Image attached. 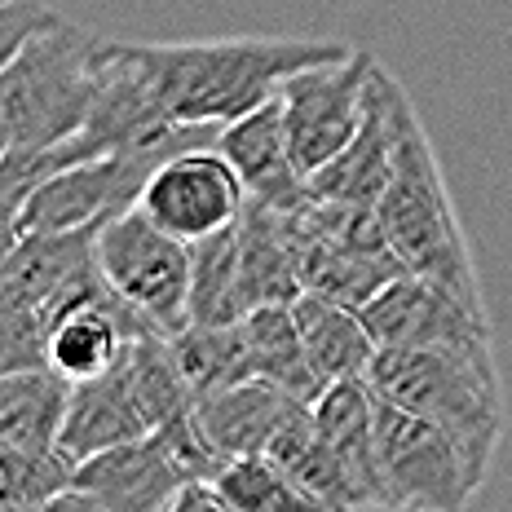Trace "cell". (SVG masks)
Wrapping results in <instances>:
<instances>
[{
	"label": "cell",
	"instance_id": "obj_16",
	"mask_svg": "<svg viewBox=\"0 0 512 512\" xmlns=\"http://www.w3.org/2000/svg\"><path fill=\"white\" fill-rule=\"evenodd\" d=\"M314 420L332 442L336 460L354 477L367 508H398L393 490L380 468V437H376V389L367 380H332L314 402Z\"/></svg>",
	"mask_w": 512,
	"mask_h": 512
},
{
	"label": "cell",
	"instance_id": "obj_28",
	"mask_svg": "<svg viewBox=\"0 0 512 512\" xmlns=\"http://www.w3.org/2000/svg\"><path fill=\"white\" fill-rule=\"evenodd\" d=\"M195 508H204V512H230L226 495H221V486L212 482V477H199V473H190L186 482L177 486L173 504H168V512H195Z\"/></svg>",
	"mask_w": 512,
	"mask_h": 512
},
{
	"label": "cell",
	"instance_id": "obj_6",
	"mask_svg": "<svg viewBox=\"0 0 512 512\" xmlns=\"http://www.w3.org/2000/svg\"><path fill=\"white\" fill-rule=\"evenodd\" d=\"M376 71V58L362 49H349L340 58L314 62V67L292 71L279 84L287 146H292L296 168L305 181L327 168L349 146V137L362 124V106H367V84Z\"/></svg>",
	"mask_w": 512,
	"mask_h": 512
},
{
	"label": "cell",
	"instance_id": "obj_22",
	"mask_svg": "<svg viewBox=\"0 0 512 512\" xmlns=\"http://www.w3.org/2000/svg\"><path fill=\"white\" fill-rule=\"evenodd\" d=\"M252 314L239 256V221L190 243V323H243Z\"/></svg>",
	"mask_w": 512,
	"mask_h": 512
},
{
	"label": "cell",
	"instance_id": "obj_10",
	"mask_svg": "<svg viewBox=\"0 0 512 512\" xmlns=\"http://www.w3.org/2000/svg\"><path fill=\"white\" fill-rule=\"evenodd\" d=\"M376 345H455V349H495L486 305L429 274H393L362 305Z\"/></svg>",
	"mask_w": 512,
	"mask_h": 512
},
{
	"label": "cell",
	"instance_id": "obj_29",
	"mask_svg": "<svg viewBox=\"0 0 512 512\" xmlns=\"http://www.w3.org/2000/svg\"><path fill=\"white\" fill-rule=\"evenodd\" d=\"M18 212H23V204L18 199H0V265L14 256L18 239H23V226H18Z\"/></svg>",
	"mask_w": 512,
	"mask_h": 512
},
{
	"label": "cell",
	"instance_id": "obj_12",
	"mask_svg": "<svg viewBox=\"0 0 512 512\" xmlns=\"http://www.w3.org/2000/svg\"><path fill=\"white\" fill-rule=\"evenodd\" d=\"M402 98H407V89L398 80L384 76L380 67L371 71L358 133L349 137V146L332 164L309 177V195L327 199V204H376L393 173V155H398Z\"/></svg>",
	"mask_w": 512,
	"mask_h": 512
},
{
	"label": "cell",
	"instance_id": "obj_7",
	"mask_svg": "<svg viewBox=\"0 0 512 512\" xmlns=\"http://www.w3.org/2000/svg\"><path fill=\"white\" fill-rule=\"evenodd\" d=\"M376 437H380V468L393 490L398 508L424 512H455L482 490L473 464L442 424L424 420L398 402L376 393Z\"/></svg>",
	"mask_w": 512,
	"mask_h": 512
},
{
	"label": "cell",
	"instance_id": "obj_3",
	"mask_svg": "<svg viewBox=\"0 0 512 512\" xmlns=\"http://www.w3.org/2000/svg\"><path fill=\"white\" fill-rule=\"evenodd\" d=\"M376 212H380L384 234H389L393 256L411 274H429V279L482 301V283H477L473 256H468L460 217H455V204H451V190L442 181L433 142L424 133L411 98H402L398 155H393V173L376 199Z\"/></svg>",
	"mask_w": 512,
	"mask_h": 512
},
{
	"label": "cell",
	"instance_id": "obj_24",
	"mask_svg": "<svg viewBox=\"0 0 512 512\" xmlns=\"http://www.w3.org/2000/svg\"><path fill=\"white\" fill-rule=\"evenodd\" d=\"M168 345H173L177 367L190 380L195 398H208V393L256 376L243 323H186L177 336H168Z\"/></svg>",
	"mask_w": 512,
	"mask_h": 512
},
{
	"label": "cell",
	"instance_id": "obj_13",
	"mask_svg": "<svg viewBox=\"0 0 512 512\" xmlns=\"http://www.w3.org/2000/svg\"><path fill=\"white\" fill-rule=\"evenodd\" d=\"M217 151L234 164V173L243 177L252 199L279 208V212H296L309 199V181L296 168L292 146H287V124H283V102L270 98L256 111L239 115V120L221 124L217 133Z\"/></svg>",
	"mask_w": 512,
	"mask_h": 512
},
{
	"label": "cell",
	"instance_id": "obj_27",
	"mask_svg": "<svg viewBox=\"0 0 512 512\" xmlns=\"http://www.w3.org/2000/svg\"><path fill=\"white\" fill-rule=\"evenodd\" d=\"M49 18H53V9L40 5V0H0V71L18 58V49H23Z\"/></svg>",
	"mask_w": 512,
	"mask_h": 512
},
{
	"label": "cell",
	"instance_id": "obj_21",
	"mask_svg": "<svg viewBox=\"0 0 512 512\" xmlns=\"http://www.w3.org/2000/svg\"><path fill=\"white\" fill-rule=\"evenodd\" d=\"M239 256H243V279H248L252 309L256 305H292L296 296L305 292L283 212L261 204V199H252V195L239 217Z\"/></svg>",
	"mask_w": 512,
	"mask_h": 512
},
{
	"label": "cell",
	"instance_id": "obj_26",
	"mask_svg": "<svg viewBox=\"0 0 512 512\" xmlns=\"http://www.w3.org/2000/svg\"><path fill=\"white\" fill-rule=\"evenodd\" d=\"M49 367V323L23 301L0 296V376Z\"/></svg>",
	"mask_w": 512,
	"mask_h": 512
},
{
	"label": "cell",
	"instance_id": "obj_19",
	"mask_svg": "<svg viewBox=\"0 0 512 512\" xmlns=\"http://www.w3.org/2000/svg\"><path fill=\"white\" fill-rule=\"evenodd\" d=\"M265 455L314 499V508H340V512L367 508L358 495V486H354V477L345 473V464L336 460L332 442H327L323 429H318L309 402H292V407L283 411V420H279V429H274L270 446H265Z\"/></svg>",
	"mask_w": 512,
	"mask_h": 512
},
{
	"label": "cell",
	"instance_id": "obj_8",
	"mask_svg": "<svg viewBox=\"0 0 512 512\" xmlns=\"http://www.w3.org/2000/svg\"><path fill=\"white\" fill-rule=\"evenodd\" d=\"M164 146H137V151H111L98 159H80L71 168H58L23 199L18 226L23 234H49V230H80L102 226L106 217L124 208H137L146 177L164 164Z\"/></svg>",
	"mask_w": 512,
	"mask_h": 512
},
{
	"label": "cell",
	"instance_id": "obj_25",
	"mask_svg": "<svg viewBox=\"0 0 512 512\" xmlns=\"http://www.w3.org/2000/svg\"><path fill=\"white\" fill-rule=\"evenodd\" d=\"M212 482L221 486L230 512H287V508H314L292 477L283 473L270 455H239L217 468Z\"/></svg>",
	"mask_w": 512,
	"mask_h": 512
},
{
	"label": "cell",
	"instance_id": "obj_4",
	"mask_svg": "<svg viewBox=\"0 0 512 512\" xmlns=\"http://www.w3.org/2000/svg\"><path fill=\"white\" fill-rule=\"evenodd\" d=\"M106 40L53 14L0 71V111L14 146H62L93 111Z\"/></svg>",
	"mask_w": 512,
	"mask_h": 512
},
{
	"label": "cell",
	"instance_id": "obj_11",
	"mask_svg": "<svg viewBox=\"0 0 512 512\" xmlns=\"http://www.w3.org/2000/svg\"><path fill=\"white\" fill-rule=\"evenodd\" d=\"M186 468L159 433L106 446L71 468V486L49 508H98V512H168Z\"/></svg>",
	"mask_w": 512,
	"mask_h": 512
},
{
	"label": "cell",
	"instance_id": "obj_23",
	"mask_svg": "<svg viewBox=\"0 0 512 512\" xmlns=\"http://www.w3.org/2000/svg\"><path fill=\"white\" fill-rule=\"evenodd\" d=\"M248 345H252V367L261 380L279 384L283 393L301 402H314L318 393L327 389L323 376L314 371V362L305 354V340H301V327H296V314L292 305H256L248 318Z\"/></svg>",
	"mask_w": 512,
	"mask_h": 512
},
{
	"label": "cell",
	"instance_id": "obj_18",
	"mask_svg": "<svg viewBox=\"0 0 512 512\" xmlns=\"http://www.w3.org/2000/svg\"><path fill=\"white\" fill-rule=\"evenodd\" d=\"M292 402L301 398H292V393H283L279 384L261 376L239 380L230 389L199 398V433H204V442L221 464L239 460V455H265V446H270V437Z\"/></svg>",
	"mask_w": 512,
	"mask_h": 512
},
{
	"label": "cell",
	"instance_id": "obj_5",
	"mask_svg": "<svg viewBox=\"0 0 512 512\" xmlns=\"http://www.w3.org/2000/svg\"><path fill=\"white\" fill-rule=\"evenodd\" d=\"M98 270L137 318L164 336L190 323V243L124 208L98 226Z\"/></svg>",
	"mask_w": 512,
	"mask_h": 512
},
{
	"label": "cell",
	"instance_id": "obj_17",
	"mask_svg": "<svg viewBox=\"0 0 512 512\" xmlns=\"http://www.w3.org/2000/svg\"><path fill=\"white\" fill-rule=\"evenodd\" d=\"M287 221V239L296 252V270H301V287L318 296H332L340 305L362 309L371 296L380 292L393 274H402L407 265L398 256H376V252H358L349 243L332 239L305 217V208L283 212Z\"/></svg>",
	"mask_w": 512,
	"mask_h": 512
},
{
	"label": "cell",
	"instance_id": "obj_2",
	"mask_svg": "<svg viewBox=\"0 0 512 512\" xmlns=\"http://www.w3.org/2000/svg\"><path fill=\"white\" fill-rule=\"evenodd\" d=\"M367 384L424 420L442 424L460 442L477 482H486L504 437V393H499L495 349L455 345H380Z\"/></svg>",
	"mask_w": 512,
	"mask_h": 512
},
{
	"label": "cell",
	"instance_id": "obj_15",
	"mask_svg": "<svg viewBox=\"0 0 512 512\" xmlns=\"http://www.w3.org/2000/svg\"><path fill=\"white\" fill-rule=\"evenodd\" d=\"M146 332H155L146 318H137L115 292H102L67 309L49 327V371H58L67 384L93 380L111 371L128 354V345Z\"/></svg>",
	"mask_w": 512,
	"mask_h": 512
},
{
	"label": "cell",
	"instance_id": "obj_9",
	"mask_svg": "<svg viewBox=\"0 0 512 512\" xmlns=\"http://www.w3.org/2000/svg\"><path fill=\"white\" fill-rule=\"evenodd\" d=\"M137 208L186 243H199L208 234L230 230L248 208V186L234 173V164L217 146H190L168 155L146 177Z\"/></svg>",
	"mask_w": 512,
	"mask_h": 512
},
{
	"label": "cell",
	"instance_id": "obj_30",
	"mask_svg": "<svg viewBox=\"0 0 512 512\" xmlns=\"http://www.w3.org/2000/svg\"><path fill=\"white\" fill-rule=\"evenodd\" d=\"M27 376V371H23ZM14 389H18V376H0V411H5V402L14 398Z\"/></svg>",
	"mask_w": 512,
	"mask_h": 512
},
{
	"label": "cell",
	"instance_id": "obj_1",
	"mask_svg": "<svg viewBox=\"0 0 512 512\" xmlns=\"http://www.w3.org/2000/svg\"><path fill=\"white\" fill-rule=\"evenodd\" d=\"M345 40L234 36L186 40V45H137L159 111L173 124H230L279 98V84L301 67L340 58Z\"/></svg>",
	"mask_w": 512,
	"mask_h": 512
},
{
	"label": "cell",
	"instance_id": "obj_20",
	"mask_svg": "<svg viewBox=\"0 0 512 512\" xmlns=\"http://www.w3.org/2000/svg\"><path fill=\"white\" fill-rule=\"evenodd\" d=\"M296 327H301L305 354L314 362V371L323 376V384L332 380H367L371 358H376V336H371L367 318L354 305H340L332 296L301 292L292 301Z\"/></svg>",
	"mask_w": 512,
	"mask_h": 512
},
{
	"label": "cell",
	"instance_id": "obj_14",
	"mask_svg": "<svg viewBox=\"0 0 512 512\" xmlns=\"http://www.w3.org/2000/svg\"><path fill=\"white\" fill-rule=\"evenodd\" d=\"M146 433H151V420H146L142 398H137L133 358L124 354L111 371L71 384L67 411H62V429H58V451L67 455L71 464H80V460H89V455L106 451V446L133 442V437H146Z\"/></svg>",
	"mask_w": 512,
	"mask_h": 512
}]
</instances>
